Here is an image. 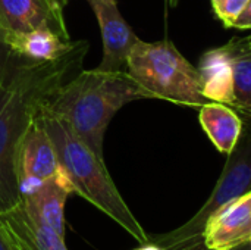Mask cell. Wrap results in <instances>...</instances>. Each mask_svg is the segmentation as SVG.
<instances>
[{"label": "cell", "mask_w": 251, "mask_h": 250, "mask_svg": "<svg viewBox=\"0 0 251 250\" xmlns=\"http://www.w3.org/2000/svg\"><path fill=\"white\" fill-rule=\"evenodd\" d=\"M62 172L53 140L37 121L26 133L18 155V183L21 196Z\"/></svg>", "instance_id": "obj_6"}, {"label": "cell", "mask_w": 251, "mask_h": 250, "mask_svg": "<svg viewBox=\"0 0 251 250\" xmlns=\"http://www.w3.org/2000/svg\"><path fill=\"white\" fill-rule=\"evenodd\" d=\"M251 190V118L247 130L235 149L228 155L225 168L206 203L200 211L179 228L166 234L150 237L149 242L160 246L163 250H194L203 243L204 227L209 220L228 203L241 197Z\"/></svg>", "instance_id": "obj_5"}, {"label": "cell", "mask_w": 251, "mask_h": 250, "mask_svg": "<svg viewBox=\"0 0 251 250\" xmlns=\"http://www.w3.org/2000/svg\"><path fill=\"white\" fill-rule=\"evenodd\" d=\"M126 72L150 99L190 108H201L210 102L204 94L199 68L169 40L147 43L140 38L128 56Z\"/></svg>", "instance_id": "obj_4"}, {"label": "cell", "mask_w": 251, "mask_h": 250, "mask_svg": "<svg viewBox=\"0 0 251 250\" xmlns=\"http://www.w3.org/2000/svg\"><path fill=\"white\" fill-rule=\"evenodd\" d=\"M249 41H250V46H251V35H250V37H249Z\"/></svg>", "instance_id": "obj_23"}, {"label": "cell", "mask_w": 251, "mask_h": 250, "mask_svg": "<svg viewBox=\"0 0 251 250\" xmlns=\"http://www.w3.org/2000/svg\"><path fill=\"white\" fill-rule=\"evenodd\" d=\"M63 1H68V0H63Z\"/></svg>", "instance_id": "obj_24"}, {"label": "cell", "mask_w": 251, "mask_h": 250, "mask_svg": "<svg viewBox=\"0 0 251 250\" xmlns=\"http://www.w3.org/2000/svg\"><path fill=\"white\" fill-rule=\"evenodd\" d=\"M140 99L150 96L128 72L84 69L63 83L40 113L68 124L94 153L103 158V141L110 121L126 103Z\"/></svg>", "instance_id": "obj_2"}, {"label": "cell", "mask_w": 251, "mask_h": 250, "mask_svg": "<svg viewBox=\"0 0 251 250\" xmlns=\"http://www.w3.org/2000/svg\"><path fill=\"white\" fill-rule=\"evenodd\" d=\"M225 47L232 66V108L251 118V46L249 37L232 38Z\"/></svg>", "instance_id": "obj_14"}, {"label": "cell", "mask_w": 251, "mask_h": 250, "mask_svg": "<svg viewBox=\"0 0 251 250\" xmlns=\"http://www.w3.org/2000/svg\"><path fill=\"white\" fill-rule=\"evenodd\" d=\"M135 250H163L160 246H157V245H154V243H146V245H143L141 248H138V249Z\"/></svg>", "instance_id": "obj_19"}, {"label": "cell", "mask_w": 251, "mask_h": 250, "mask_svg": "<svg viewBox=\"0 0 251 250\" xmlns=\"http://www.w3.org/2000/svg\"><path fill=\"white\" fill-rule=\"evenodd\" d=\"M19 56L12 50L6 40V31L0 27V83L6 80Z\"/></svg>", "instance_id": "obj_17"}, {"label": "cell", "mask_w": 251, "mask_h": 250, "mask_svg": "<svg viewBox=\"0 0 251 250\" xmlns=\"http://www.w3.org/2000/svg\"><path fill=\"white\" fill-rule=\"evenodd\" d=\"M203 90L210 102H219L232 108V66L225 46L206 52L199 65Z\"/></svg>", "instance_id": "obj_13"}, {"label": "cell", "mask_w": 251, "mask_h": 250, "mask_svg": "<svg viewBox=\"0 0 251 250\" xmlns=\"http://www.w3.org/2000/svg\"><path fill=\"white\" fill-rule=\"evenodd\" d=\"M99 21L103 57L97 66L107 72H126V62L140 37L132 31L119 12L116 0H87Z\"/></svg>", "instance_id": "obj_7"}, {"label": "cell", "mask_w": 251, "mask_h": 250, "mask_svg": "<svg viewBox=\"0 0 251 250\" xmlns=\"http://www.w3.org/2000/svg\"><path fill=\"white\" fill-rule=\"evenodd\" d=\"M200 124L213 146L224 155L235 149L244 128L240 115L219 102H209L200 108Z\"/></svg>", "instance_id": "obj_11"}, {"label": "cell", "mask_w": 251, "mask_h": 250, "mask_svg": "<svg viewBox=\"0 0 251 250\" xmlns=\"http://www.w3.org/2000/svg\"><path fill=\"white\" fill-rule=\"evenodd\" d=\"M228 250H251V240L250 242H246V243H243V245L234 246V248H231V249H228Z\"/></svg>", "instance_id": "obj_20"}, {"label": "cell", "mask_w": 251, "mask_h": 250, "mask_svg": "<svg viewBox=\"0 0 251 250\" xmlns=\"http://www.w3.org/2000/svg\"><path fill=\"white\" fill-rule=\"evenodd\" d=\"M74 193V186L62 169L59 175L22 194L21 203L32 218L65 237V205Z\"/></svg>", "instance_id": "obj_10"}, {"label": "cell", "mask_w": 251, "mask_h": 250, "mask_svg": "<svg viewBox=\"0 0 251 250\" xmlns=\"http://www.w3.org/2000/svg\"><path fill=\"white\" fill-rule=\"evenodd\" d=\"M6 40L18 56L37 62L59 59L76 46V41L66 40L46 28L32 29L28 32L6 31Z\"/></svg>", "instance_id": "obj_12"}, {"label": "cell", "mask_w": 251, "mask_h": 250, "mask_svg": "<svg viewBox=\"0 0 251 250\" xmlns=\"http://www.w3.org/2000/svg\"><path fill=\"white\" fill-rule=\"evenodd\" d=\"M178 1H179V0H169L171 6H176V4H178Z\"/></svg>", "instance_id": "obj_22"}, {"label": "cell", "mask_w": 251, "mask_h": 250, "mask_svg": "<svg viewBox=\"0 0 251 250\" xmlns=\"http://www.w3.org/2000/svg\"><path fill=\"white\" fill-rule=\"evenodd\" d=\"M87 41L54 60H28L19 56L0 83V214L21 203L18 155L31 125L53 93L68 81L85 57Z\"/></svg>", "instance_id": "obj_1"}, {"label": "cell", "mask_w": 251, "mask_h": 250, "mask_svg": "<svg viewBox=\"0 0 251 250\" xmlns=\"http://www.w3.org/2000/svg\"><path fill=\"white\" fill-rule=\"evenodd\" d=\"M247 3L249 0H212V7L216 18L224 24L225 28H234Z\"/></svg>", "instance_id": "obj_16"}, {"label": "cell", "mask_w": 251, "mask_h": 250, "mask_svg": "<svg viewBox=\"0 0 251 250\" xmlns=\"http://www.w3.org/2000/svg\"><path fill=\"white\" fill-rule=\"evenodd\" d=\"M63 0H0V27L7 32L46 28L71 40L66 29Z\"/></svg>", "instance_id": "obj_8"}, {"label": "cell", "mask_w": 251, "mask_h": 250, "mask_svg": "<svg viewBox=\"0 0 251 250\" xmlns=\"http://www.w3.org/2000/svg\"><path fill=\"white\" fill-rule=\"evenodd\" d=\"M0 234L9 250H68L65 237L32 218L22 203L0 214Z\"/></svg>", "instance_id": "obj_9"}, {"label": "cell", "mask_w": 251, "mask_h": 250, "mask_svg": "<svg viewBox=\"0 0 251 250\" xmlns=\"http://www.w3.org/2000/svg\"><path fill=\"white\" fill-rule=\"evenodd\" d=\"M0 250H9L7 245H6V242H4V239L1 237V234H0Z\"/></svg>", "instance_id": "obj_21"}, {"label": "cell", "mask_w": 251, "mask_h": 250, "mask_svg": "<svg viewBox=\"0 0 251 250\" xmlns=\"http://www.w3.org/2000/svg\"><path fill=\"white\" fill-rule=\"evenodd\" d=\"M38 119L54 143L62 169L71 180L75 194L106 214L138 243H149L150 236L121 196L104 165V159L94 153L63 121L41 113Z\"/></svg>", "instance_id": "obj_3"}, {"label": "cell", "mask_w": 251, "mask_h": 250, "mask_svg": "<svg viewBox=\"0 0 251 250\" xmlns=\"http://www.w3.org/2000/svg\"><path fill=\"white\" fill-rule=\"evenodd\" d=\"M251 240V215L237 228L222 234L221 237L204 245L207 250H228Z\"/></svg>", "instance_id": "obj_15"}, {"label": "cell", "mask_w": 251, "mask_h": 250, "mask_svg": "<svg viewBox=\"0 0 251 250\" xmlns=\"http://www.w3.org/2000/svg\"><path fill=\"white\" fill-rule=\"evenodd\" d=\"M234 28H238V29H251V0H249L244 12L237 19Z\"/></svg>", "instance_id": "obj_18"}]
</instances>
